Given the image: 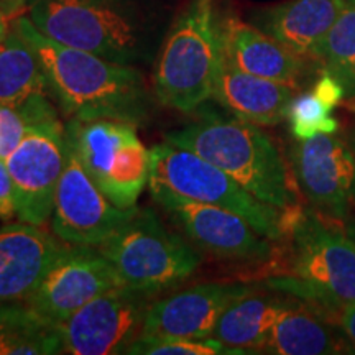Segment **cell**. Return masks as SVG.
<instances>
[{
	"instance_id": "cell-17",
	"label": "cell",
	"mask_w": 355,
	"mask_h": 355,
	"mask_svg": "<svg viewBox=\"0 0 355 355\" xmlns=\"http://www.w3.org/2000/svg\"><path fill=\"white\" fill-rule=\"evenodd\" d=\"M222 56L243 73L295 89L306 73V61L285 44L239 19L219 26Z\"/></svg>"
},
{
	"instance_id": "cell-20",
	"label": "cell",
	"mask_w": 355,
	"mask_h": 355,
	"mask_svg": "<svg viewBox=\"0 0 355 355\" xmlns=\"http://www.w3.org/2000/svg\"><path fill=\"white\" fill-rule=\"evenodd\" d=\"M285 301L275 295H255L250 290L225 308L212 337L241 354L261 352Z\"/></svg>"
},
{
	"instance_id": "cell-23",
	"label": "cell",
	"mask_w": 355,
	"mask_h": 355,
	"mask_svg": "<svg viewBox=\"0 0 355 355\" xmlns=\"http://www.w3.org/2000/svg\"><path fill=\"white\" fill-rule=\"evenodd\" d=\"M64 354L56 324L26 301L0 303V355Z\"/></svg>"
},
{
	"instance_id": "cell-21",
	"label": "cell",
	"mask_w": 355,
	"mask_h": 355,
	"mask_svg": "<svg viewBox=\"0 0 355 355\" xmlns=\"http://www.w3.org/2000/svg\"><path fill=\"white\" fill-rule=\"evenodd\" d=\"M345 344L314 311L285 301L261 349L275 355H326L344 352Z\"/></svg>"
},
{
	"instance_id": "cell-28",
	"label": "cell",
	"mask_w": 355,
	"mask_h": 355,
	"mask_svg": "<svg viewBox=\"0 0 355 355\" xmlns=\"http://www.w3.org/2000/svg\"><path fill=\"white\" fill-rule=\"evenodd\" d=\"M17 216L15 207V189L8 171L7 162L0 158V219L10 220Z\"/></svg>"
},
{
	"instance_id": "cell-14",
	"label": "cell",
	"mask_w": 355,
	"mask_h": 355,
	"mask_svg": "<svg viewBox=\"0 0 355 355\" xmlns=\"http://www.w3.org/2000/svg\"><path fill=\"white\" fill-rule=\"evenodd\" d=\"M115 286H121L117 275L99 248L68 243L26 303L58 326Z\"/></svg>"
},
{
	"instance_id": "cell-2",
	"label": "cell",
	"mask_w": 355,
	"mask_h": 355,
	"mask_svg": "<svg viewBox=\"0 0 355 355\" xmlns=\"http://www.w3.org/2000/svg\"><path fill=\"white\" fill-rule=\"evenodd\" d=\"M165 141L198 153L248 193L286 214H298L290 171L273 140L255 123L209 114L168 132Z\"/></svg>"
},
{
	"instance_id": "cell-22",
	"label": "cell",
	"mask_w": 355,
	"mask_h": 355,
	"mask_svg": "<svg viewBox=\"0 0 355 355\" xmlns=\"http://www.w3.org/2000/svg\"><path fill=\"white\" fill-rule=\"evenodd\" d=\"M37 96H51L43 64L15 26L0 42V104L19 105Z\"/></svg>"
},
{
	"instance_id": "cell-9",
	"label": "cell",
	"mask_w": 355,
	"mask_h": 355,
	"mask_svg": "<svg viewBox=\"0 0 355 355\" xmlns=\"http://www.w3.org/2000/svg\"><path fill=\"white\" fill-rule=\"evenodd\" d=\"M6 162L15 189L17 217L44 225L51 219L66 165V130L58 114L33 123Z\"/></svg>"
},
{
	"instance_id": "cell-30",
	"label": "cell",
	"mask_w": 355,
	"mask_h": 355,
	"mask_svg": "<svg viewBox=\"0 0 355 355\" xmlns=\"http://www.w3.org/2000/svg\"><path fill=\"white\" fill-rule=\"evenodd\" d=\"M337 314V322L339 327L343 329L345 339L349 340V344L355 349V301L354 303H347L340 306L336 311Z\"/></svg>"
},
{
	"instance_id": "cell-26",
	"label": "cell",
	"mask_w": 355,
	"mask_h": 355,
	"mask_svg": "<svg viewBox=\"0 0 355 355\" xmlns=\"http://www.w3.org/2000/svg\"><path fill=\"white\" fill-rule=\"evenodd\" d=\"M291 133L296 140H308L316 135H332L339 130V122L313 91L295 96L288 110Z\"/></svg>"
},
{
	"instance_id": "cell-18",
	"label": "cell",
	"mask_w": 355,
	"mask_h": 355,
	"mask_svg": "<svg viewBox=\"0 0 355 355\" xmlns=\"http://www.w3.org/2000/svg\"><path fill=\"white\" fill-rule=\"evenodd\" d=\"M212 97L241 121L277 125L288 119L295 91L286 84L243 73L222 56Z\"/></svg>"
},
{
	"instance_id": "cell-1",
	"label": "cell",
	"mask_w": 355,
	"mask_h": 355,
	"mask_svg": "<svg viewBox=\"0 0 355 355\" xmlns=\"http://www.w3.org/2000/svg\"><path fill=\"white\" fill-rule=\"evenodd\" d=\"M42 61L51 96L69 119H115L139 123L148 114L144 76L94 53L66 46L40 33L28 17L13 21Z\"/></svg>"
},
{
	"instance_id": "cell-5",
	"label": "cell",
	"mask_w": 355,
	"mask_h": 355,
	"mask_svg": "<svg viewBox=\"0 0 355 355\" xmlns=\"http://www.w3.org/2000/svg\"><path fill=\"white\" fill-rule=\"evenodd\" d=\"M150 152L152 173L148 188H163L191 201L232 211L268 241H282L298 216H290L260 201L227 173L183 146L165 141L155 145Z\"/></svg>"
},
{
	"instance_id": "cell-16",
	"label": "cell",
	"mask_w": 355,
	"mask_h": 355,
	"mask_svg": "<svg viewBox=\"0 0 355 355\" xmlns=\"http://www.w3.org/2000/svg\"><path fill=\"white\" fill-rule=\"evenodd\" d=\"M61 242L21 220L0 227V303L28 300L66 247Z\"/></svg>"
},
{
	"instance_id": "cell-7",
	"label": "cell",
	"mask_w": 355,
	"mask_h": 355,
	"mask_svg": "<svg viewBox=\"0 0 355 355\" xmlns=\"http://www.w3.org/2000/svg\"><path fill=\"white\" fill-rule=\"evenodd\" d=\"M97 248L112 265L119 285L148 295L180 285L201 265L196 248L168 230L152 209L137 211Z\"/></svg>"
},
{
	"instance_id": "cell-10",
	"label": "cell",
	"mask_w": 355,
	"mask_h": 355,
	"mask_svg": "<svg viewBox=\"0 0 355 355\" xmlns=\"http://www.w3.org/2000/svg\"><path fill=\"white\" fill-rule=\"evenodd\" d=\"M148 293L115 286L58 324L64 354H127L139 339L152 304Z\"/></svg>"
},
{
	"instance_id": "cell-12",
	"label": "cell",
	"mask_w": 355,
	"mask_h": 355,
	"mask_svg": "<svg viewBox=\"0 0 355 355\" xmlns=\"http://www.w3.org/2000/svg\"><path fill=\"white\" fill-rule=\"evenodd\" d=\"M150 193L194 245L207 254L242 263H259L272 257L268 239L235 212L191 201L163 188H150Z\"/></svg>"
},
{
	"instance_id": "cell-19",
	"label": "cell",
	"mask_w": 355,
	"mask_h": 355,
	"mask_svg": "<svg viewBox=\"0 0 355 355\" xmlns=\"http://www.w3.org/2000/svg\"><path fill=\"white\" fill-rule=\"evenodd\" d=\"M345 7L347 0H288L257 13L254 25L304 60H316L324 37Z\"/></svg>"
},
{
	"instance_id": "cell-15",
	"label": "cell",
	"mask_w": 355,
	"mask_h": 355,
	"mask_svg": "<svg viewBox=\"0 0 355 355\" xmlns=\"http://www.w3.org/2000/svg\"><path fill=\"white\" fill-rule=\"evenodd\" d=\"M250 290L235 283H204L152 301L140 337L209 339L225 308Z\"/></svg>"
},
{
	"instance_id": "cell-8",
	"label": "cell",
	"mask_w": 355,
	"mask_h": 355,
	"mask_svg": "<svg viewBox=\"0 0 355 355\" xmlns=\"http://www.w3.org/2000/svg\"><path fill=\"white\" fill-rule=\"evenodd\" d=\"M66 141L87 175L117 207H137L148 186L152 152L141 144L137 123L115 119H69Z\"/></svg>"
},
{
	"instance_id": "cell-6",
	"label": "cell",
	"mask_w": 355,
	"mask_h": 355,
	"mask_svg": "<svg viewBox=\"0 0 355 355\" xmlns=\"http://www.w3.org/2000/svg\"><path fill=\"white\" fill-rule=\"evenodd\" d=\"M222 58L211 0H196L171 28L155 68V94L163 105L193 112L214 92Z\"/></svg>"
},
{
	"instance_id": "cell-27",
	"label": "cell",
	"mask_w": 355,
	"mask_h": 355,
	"mask_svg": "<svg viewBox=\"0 0 355 355\" xmlns=\"http://www.w3.org/2000/svg\"><path fill=\"white\" fill-rule=\"evenodd\" d=\"M128 355H220L241 354L220 340L188 337H139L127 350Z\"/></svg>"
},
{
	"instance_id": "cell-32",
	"label": "cell",
	"mask_w": 355,
	"mask_h": 355,
	"mask_svg": "<svg viewBox=\"0 0 355 355\" xmlns=\"http://www.w3.org/2000/svg\"><path fill=\"white\" fill-rule=\"evenodd\" d=\"M345 232L349 234V237L352 239V242L355 243V214L345 222Z\"/></svg>"
},
{
	"instance_id": "cell-33",
	"label": "cell",
	"mask_w": 355,
	"mask_h": 355,
	"mask_svg": "<svg viewBox=\"0 0 355 355\" xmlns=\"http://www.w3.org/2000/svg\"><path fill=\"white\" fill-rule=\"evenodd\" d=\"M8 33V25H7V15L6 13L0 12V42H2V38L6 37Z\"/></svg>"
},
{
	"instance_id": "cell-25",
	"label": "cell",
	"mask_w": 355,
	"mask_h": 355,
	"mask_svg": "<svg viewBox=\"0 0 355 355\" xmlns=\"http://www.w3.org/2000/svg\"><path fill=\"white\" fill-rule=\"evenodd\" d=\"M58 114L50 96H37L19 105L0 104V158L7 159L26 130L43 119Z\"/></svg>"
},
{
	"instance_id": "cell-13",
	"label": "cell",
	"mask_w": 355,
	"mask_h": 355,
	"mask_svg": "<svg viewBox=\"0 0 355 355\" xmlns=\"http://www.w3.org/2000/svg\"><path fill=\"white\" fill-rule=\"evenodd\" d=\"M291 168L314 211L344 224L355 214V157L343 140L334 135L298 140Z\"/></svg>"
},
{
	"instance_id": "cell-4",
	"label": "cell",
	"mask_w": 355,
	"mask_h": 355,
	"mask_svg": "<svg viewBox=\"0 0 355 355\" xmlns=\"http://www.w3.org/2000/svg\"><path fill=\"white\" fill-rule=\"evenodd\" d=\"M290 275L266 286L336 313L355 301V243L340 222L304 211L290 225Z\"/></svg>"
},
{
	"instance_id": "cell-24",
	"label": "cell",
	"mask_w": 355,
	"mask_h": 355,
	"mask_svg": "<svg viewBox=\"0 0 355 355\" xmlns=\"http://www.w3.org/2000/svg\"><path fill=\"white\" fill-rule=\"evenodd\" d=\"M344 89L345 99L355 101V6L347 3L319 46L316 60Z\"/></svg>"
},
{
	"instance_id": "cell-29",
	"label": "cell",
	"mask_w": 355,
	"mask_h": 355,
	"mask_svg": "<svg viewBox=\"0 0 355 355\" xmlns=\"http://www.w3.org/2000/svg\"><path fill=\"white\" fill-rule=\"evenodd\" d=\"M313 92L332 110L345 99L343 86H340L336 78H332L327 73H322V76L318 79L316 84H314Z\"/></svg>"
},
{
	"instance_id": "cell-31",
	"label": "cell",
	"mask_w": 355,
	"mask_h": 355,
	"mask_svg": "<svg viewBox=\"0 0 355 355\" xmlns=\"http://www.w3.org/2000/svg\"><path fill=\"white\" fill-rule=\"evenodd\" d=\"M25 6H28V0H0V12L7 17H13Z\"/></svg>"
},
{
	"instance_id": "cell-11",
	"label": "cell",
	"mask_w": 355,
	"mask_h": 355,
	"mask_svg": "<svg viewBox=\"0 0 355 355\" xmlns=\"http://www.w3.org/2000/svg\"><path fill=\"white\" fill-rule=\"evenodd\" d=\"M139 207H117L87 175L66 141V165L58 184L51 229L69 245L99 247L135 216Z\"/></svg>"
},
{
	"instance_id": "cell-34",
	"label": "cell",
	"mask_w": 355,
	"mask_h": 355,
	"mask_svg": "<svg viewBox=\"0 0 355 355\" xmlns=\"http://www.w3.org/2000/svg\"><path fill=\"white\" fill-rule=\"evenodd\" d=\"M347 3H352V6H355V0H347Z\"/></svg>"
},
{
	"instance_id": "cell-3",
	"label": "cell",
	"mask_w": 355,
	"mask_h": 355,
	"mask_svg": "<svg viewBox=\"0 0 355 355\" xmlns=\"http://www.w3.org/2000/svg\"><path fill=\"white\" fill-rule=\"evenodd\" d=\"M44 37L121 64L141 61L148 28L132 0H28V15Z\"/></svg>"
}]
</instances>
